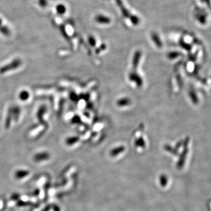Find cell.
<instances>
[{"instance_id": "obj_1", "label": "cell", "mask_w": 211, "mask_h": 211, "mask_svg": "<svg viewBox=\"0 0 211 211\" xmlns=\"http://www.w3.org/2000/svg\"><path fill=\"white\" fill-rule=\"evenodd\" d=\"M50 157V155L48 153H39L37 154L35 156H34V160L37 162H40V161H45V160H47Z\"/></svg>"}, {"instance_id": "obj_2", "label": "cell", "mask_w": 211, "mask_h": 211, "mask_svg": "<svg viewBox=\"0 0 211 211\" xmlns=\"http://www.w3.org/2000/svg\"><path fill=\"white\" fill-rule=\"evenodd\" d=\"M20 63H21V62L20 61H14L12 63H11V64H10V65H8L7 66L1 69H0V72L1 74H2V73L6 72L7 71H8V70H10V69H16V68H17L20 65Z\"/></svg>"}, {"instance_id": "obj_3", "label": "cell", "mask_w": 211, "mask_h": 211, "mask_svg": "<svg viewBox=\"0 0 211 211\" xmlns=\"http://www.w3.org/2000/svg\"><path fill=\"white\" fill-rule=\"evenodd\" d=\"M29 174V172L26 170H18L16 171L15 177L17 179H22Z\"/></svg>"}, {"instance_id": "obj_4", "label": "cell", "mask_w": 211, "mask_h": 211, "mask_svg": "<svg viewBox=\"0 0 211 211\" xmlns=\"http://www.w3.org/2000/svg\"><path fill=\"white\" fill-rule=\"evenodd\" d=\"M130 79L132 81H134L136 83H137V84L140 86L142 85V79L137 74H131L130 75Z\"/></svg>"}, {"instance_id": "obj_5", "label": "cell", "mask_w": 211, "mask_h": 211, "mask_svg": "<svg viewBox=\"0 0 211 211\" xmlns=\"http://www.w3.org/2000/svg\"><path fill=\"white\" fill-rule=\"evenodd\" d=\"M117 105L120 107H124L128 106L130 104V100L128 98H122L118 100L117 102Z\"/></svg>"}, {"instance_id": "obj_6", "label": "cell", "mask_w": 211, "mask_h": 211, "mask_svg": "<svg viewBox=\"0 0 211 211\" xmlns=\"http://www.w3.org/2000/svg\"><path fill=\"white\" fill-rule=\"evenodd\" d=\"M140 55L138 53H136V55L134 56V60H133V65H134V67L137 66V65H138V62H139L138 60L140 59Z\"/></svg>"}, {"instance_id": "obj_7", "label": "cell", "mask_w": 211, "mask_h": 211, "mask_svg": "<svg viewBox=\"0 0 211 211\" xmlns=\"http://www.w3.org/2000/svg\"><path fill=\"white\" fill-rule=\"evenodd\" d=\"M29 204H31L30 202H25V201H22V200H20L17 202V205L19 206H25L29 205Z\"/></svg>"}, {"instance_id": "obj_8", "label": "cell", "mask_w": 211, "mask_h": 211, "mask_svg": "<svg viewBox=\"0 0 211 211\" xmlns=\"http://www.w3.org/2000/svg\"><path fill=\"white\" fill-rule=\"evenodd\" d=\"M78 141V138L77 137H71L69 138L67 140V144H72L74 142H76Z\"/></svg>"}, {"instance_id": "obj_9", "label": "cell", "mask_w": 211, "mask_h": 211, "mask_svg": "<svg viewBox=\"0 0 211 211\" xmlns=\"http://www.w3.org/2000/svg\"><path fill=\"white\" fill-rule=\"evenodd\" d=\"M28 97H29V93H28L26 92H23L20 95V97L22 100H26Z\"/></svg>"}, {"instance_id": "obj_10", "label": "cell", "mask_w": 211, "mask_h": 211, "mask_svg": "<svg viewBox=\"0 0 211 211\" xmlns=\"http://www.w3.org/2000/svg\"><path fill=\"white\" fill-rule=\"evenodd\" d=\"M19 198H20V195L18 194H14V195H12L11 196V198L12 200H18Z\"/></svg>"}, {"instance_id": "obj_11", "label": "cell", "mask_w": 211, "mask_h": 211, "mask_svg": "<svg viewBox=\"0 0 211 211\" xmlns=\"http://www.w3.org/2000/svg\"><path fill=\"white\" fill-rule=\"evenodd\" d=\"M51 208V206L50 205H48L47 206H46L42 211H49L50 210Z\"/></svg>"}]
</instances>
